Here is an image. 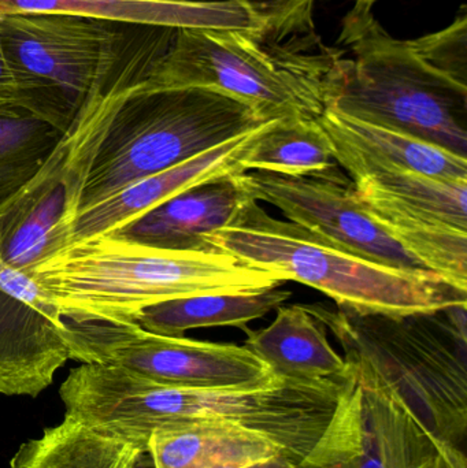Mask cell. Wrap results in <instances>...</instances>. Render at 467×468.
Here are the masks:
<instances>
[{"label":"cell","mask_w":467,"mask_h":468,"mask_svg":"<svg viewBox=\"0 0 467 468\" xmlns=\"http://www.w3.org/2000/svg\"><path fill=\"white\" fill-rule=\"evenodd\" d=\"M29 275L69 324H134L165 300L254 293L288 281L219 250H164L109 233L70 242Z\"/></svg>","instance_id":"1"},{"label":"cell","mask_w":467,"mask_h":468,"mask_svg":"<svg viewBox=\"0 0 467 468\" xmlns=\"http://www.w3.org/2000/svg\"><path fill=\"white\" fill-rule=\"evenodd\" d=\"M175 30L66 14H0V46L22 109L63 133L96 99L147 80Z\"/></svg>","instance_id":"2"},{"label":"cell","mask_w":467,"mask_h":468,"mask_svg":"<svg viewBox=\"0 0 467 468\" xmlns=\"http://www.w3.org/2000/svg\"><path fill=\"white\" fill-rule=\"evenodd\" d=\"M339 341L345 359L388 385L447 444L467 431L466 305L432 314H356L303 304Z\"/></svg>","instance_id":"3"},{"label":"cell","mask_w":467,"mask_h":468,"mask_svg":"<svg viewBox=\"0 0 467 468\" xmlns=\"http://www.w3.org/2000/svg\"><path fill=\"white\" fill-rule=\"evenodd\" d=\"M210 250L281 272L356 314L403 316L466 305L467 292L430 270H402L347 252L249 199L227 227L206 237Z\"/></svg>","instance_id":"4"},{"label":"cell","mask_w":467,"mask_h":468,"mask_svg":"<svg viewBox=\"0 0 467 468\" xmlns=\"http://www.w3.org/2000/svg\"><path fill=\"white\" fill-rule=\"evenodd\" d=\"M324 77L326 110L386 126L467 158V85L425 63L409 41L398 40L373 13L350 11Z\"/></svg>","instance_id":"5"},{"label":"cell","mask_w":467,"mask_h":468,"mask_svg":"<svg viewBox=\"0 0 467 468\" xmlns=\"http://www.w3.org/2000/svg\"><path fill=\"white\" fill-rule=\"evenodd\" d=\"M268 121L225 93L144 80L123 95L107 122L80 194L79 213Z\"/></svg>","instance_id":"6"},{"label":"cell","mask_w":467,"mask_h":468,"mask_svg":"<svg viewBox=\"0 0 467 468\" xmlns=\"http://www.w3.org/2000/svg\"><path fill=\"white\" fill-rule=\"evenodd\" d=\"M348 376L324 381L279 377L257 389H183L134 374L118 385L112 418L120 433L143 450L156 431L221 423L271 440L299 464L328 428Z\"/></svg>","instance_id":"7"},{"label":"cell","mask_w":467,"mask_h":468,"mask_svg":"<svg viewBox=\"0 0 467 468\" xmlns=\"http://www.w3.org/2000/svg\"><path fill=\"white\" fill-rule=\"evenodd\" d=\"M336 54L320 37L273 44L249 30L184 27L145 82L217 90L266 120H317L325 112L324 77Z\"/></svg>","instance_id":"8"},{"label":"cell","mask_w":467,"mask_h":468,"mask_svg":"<svg viewBox=\"0 0 467 468\" xmlns=\"http://www.w3.org/2000/svg\"><path fill=\"white\" fill-rule=\"evenodd\" d=\"M69 359L115 365L183 389H257L279 377L246 346L155 335L137 324L66 322Z\"/></svg>","instance_id":"9"},{"label":"cell","mask_w":467,"mask_h":468,"mask_svg":"<svg viewBox=\"0 0 467 468\" xmlns=\"http://www.w3.org/2000/svg\"><path fill=\"white\" fill-rule=\"evenodd\" d=\"M348 366L328 428L296 468H427L444 441L376 374Z\"/></svg>","instance_id":"10"},{"label":"cell","mask_w":467,"mask_h":468,"mask_svg":"<svg viewBox=\"0 0 467 468\" xmlns=\"http://www.w3.org/2000/svg\"><path fill=\"white\" fill-rule=\"evenodd\" d=\"M367 213L422 266L454 277L467 261V180L380 172L354 181Z\"/></svg>","instance_id":"11"},{"label":"cell","mask_w":467,"mask_h":468,"mask_svg":"<svg viewBox=\"0 0 467 468\" xmlns=\"http://www.w3.org/2000/svg\"><path fill=\"white\" fill-rule=\"evenodd\" d=\"M255 202L279 208L302 229L347 252L402 270H427L359 202L350 177H291L266 172L235 175Z\"/></svg>","instance_id":"12"},{"label":"cell","mask_w":467,"mask_h":468,"mask_svg":"<svg viewBox=\"0 0 467 468\" xmlns=\"http://www.w3.org/2000/svg\"><path fill=\"white\" fill-rule=\"evenodd\" d=\"M66 322L27 272L0 261V395L37 398L69 359Z\"/></svg>","instance_id":"13"},{"label":"cell","mask_w":467,"mask_h":468,"mask_svg":"<svg viewBox=\"0 0 467 468\" xmlns=\"http://www.w3.org/2000/svg\"><path fill=\"white\" fill-rule=\"evenodd\" d=\"M334 158L351 181L373 173L416 172L443 180H467V158L386 126L326 110L317 118Z\"/></svg>","instance_id":"14"},{"label":"cell","mask_w":467,"mask_h":468,"mask_svg":"<svg viewBox=\"0 0 467 468\" xmlns=\"http://www.w3.org/2000/svg\"><path fill=\"white\" fill-rule=\"evenodd\" d=\"M265 123L170 169L131 184L122 191L80 211L71 225L69 244L114 232L181 192L241 173L239 161Z\"/></svg>","instance_id":"15"},{"label":"cell","mask_w":467,"mask_h":468,"mask_svg":"<svg viewBox=\"0 0 467 468\" xmlns=\"http://www.w3.org/2000/svg\"><path fill=\"white\" fill-rule=\"evenodd\" d=\"M251 199L235 175L194 186L109 234L175 250H213L206 237L227 227Z\"/></svg>","instance_id":"16"},{"label":"cell","mask_w":467,"mask_h":468,"mask_svg":"<svg viewBox=\"0 0 467 468\" xmlns=\"http://www.w3.org/2000/svg\"><path fill=\"white\" fill-rule=\"evenodd\" d=\"M49 13L150 27L241 29L260 25L232 0H0V14Z\"/></svg>","instance_id":"17"},{"label":"cell","mask_w":467,"mask_h":468,"mask_svg":"<svg viewBox=\"0 0 467 468\" xmlns=\"http://www.w3.org/2000/svg\"><path fill=\"white\" fill-rule=\"evenodd\" d=\"M265 329L246 332L244 346L277 377L302 381L342 379L350 367L334 351L328 333L303 304L281 305Z\"/></svg>","instance_id":"18"},{"label":"cell","mask_w":467,"mask_h":468,"mask_svg":"<svg viewBox=\"0 0 467 468\" xmlns=\"http://www.w3.org/2000/svg\"><path fill=\"white\" fill-rule=\"evenodd\" d=\"M147 453L154 468H235L285 456L271 440L221 423L156 431L148 440Z\"/></svg>","instance_id":"19"},{"label":"cell","mask_w":467,"mask_h":468,"mask_svg":"<svg viewBox=\"0 0 467 468\" xmlns=\"http://www.w3.org/2000/svg\"><path fill=\"white\" fill-rule=\"evenodd\" d=\"M239 169L291 177H334L343 172L318 121L304 117L266 122L239 161Z\"/></svg>","instance_id":"20"},{"label":"cell","mask_w":467,"mask_h":468,"mask_svg":"<svg viewBox=\"0 0 467 468\" xmlns=\"http://www.w3.org/2000/svg\"><path fill=\"white\" fill-rule=\"evenodd\" d=\"M292 292L268 289L254 293L199 294L165 300L144 308L134 324L155 335L184 337L199 327L232 326L247 332V324L281 307Z\"/></svg>","instance_id":"21"},{"label":"cell","mask_w":467,"mask_h":468,"mask_svg":"<svg viewBox=\"0 0 467 468\" xmlns=\"http://www.w3.org/2000/svg\"><path fill=\"white\" fill-rule=\"evenodd\" d=\"M144 455L129 442L65 414L62 422L24 442L10 468H140Z\"/></svg>","instance_id":"22"},{"label":"cell","mask_w":467,"mask_h":468,"mask_svg":"<svg viewBox=\"0 0 467 468\" xmlns=\"http://www.w3.org/2000/svg\"><path fill=\"white\" fill-rule=\"evenodd\" d=\"M62 136L29 112L0 114V205L37 175Z\"/></svg>","instance_id":"23"},{"label":"cell","mask_w":467,"mask_h":468,"mask_svg":"<svg viewBox=\"0 0 467 468\" xmlns=\"http://www.w3.org/2000/svg\"><path fill=\"white\" fill-rule=\"evenodd\" d=\"M260 25V37L273 44L312 40L315 0H232Z\"/></svg>","instance_id":"24"},{"label":"cell","mask_w":467,"mask_h":468,"mask_svg":"<svg viewBox=\"0 0 467 468\" xmlns=\"http://www.w3.org/2000/svg\"><path fill=\"white\" fill-rule=\"evenodd\" d=\"M428 65L450 79L467 85V10L461 7L454 21L430 35L409 41Z\"/></svg>","instance_id":"25"},{"label":"cell","mask_w":467,"mask_h":468,"mask_svg":"<svg viewBox=\"0 0 467 468\" xmlns=\"http://www.w3.org/2000/svg\"><path fill=\"white\" fill-rule=\"evenodd\" d=\"M18 112H25V110L22 109L21 98H19L18 87L14 80L13 71H11L5 52L0 46V114Z\"/></svg>","instance_id":"26"},{"label":"cell","mask_w":467,"mask_h":468,"mask_svg":"<svg viewBox=\"0 0 467 468\" xmlns=\"http://www.w3.org/2000/svg\"><path fill=\"white\" fill-rule=\"evenodd\" d=\"M427 468H467L465 452L461 447L443 442L438 455L430 461Z\"/></svg>","instance_id":"27"},{"label":"cell","mask_w":467,"mask_h":468,"mask_svg":"<svg viewBox=\"0 0 467 468\" xmlns=\"http://www.w3.org/2000/svg\"><path fill=\"white\" fill-rule=\"evenodd\" d=\"M235 468H296V464L291 462L290 459L285 458V456L279 455Z\"/></svg>","instance_id":"28"},{"label":"cell","mask_w":467,"mask_h":468,"mask_svg":"<svg viewBox=\"0 0 467 468\" xmlns=\"http://www.w3.org/2000/svg\"><path fill=\"white\" fill-rule=\"evenodd\" d=\"M377 0H356V5H354V13L356 14H367L372 13V7Z\"/></svg>","instance_id":"29"}]
</instances>
